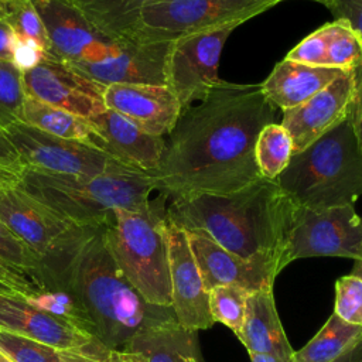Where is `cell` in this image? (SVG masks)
Wrapping results in <instances>:
<instances>
[{"instance_id": "cell-1", "label": "cell", "mask_w": 362, "mask_h": 362, "mask_svg": "<svg viewBox=\"0 0 362 362\" xmlns=\"http://www.w3.org/2000/svg\"><path fill=\"white\" fill-rule=\"evenodd\" d=\"M276 109L260 85L223 81L181 112L165 139L156 191L167 199L198 194H229L263 178L255 146Z\"/></svg>"}, {"instance_id": "cell-2", "label": "cell", "mask_w": 362, "mask_h": 362, "mask_svg": "<svg viewBox=\"0 0 362 362\" xmlns=\"http://www.w3.org/2000/svg\"><path fill=\"white\" fill-rule=\"evenodd\" d=\"M105 226L89 228L76 247L47 270V280L48 288L74 296L96 341L122 351L137 334L178 322L171 307L147 303L127 281L107 247Z\"/></svg>"}, {"instance_id": "cell-3", "label": "cell", "mask_w": 362, "mask_h": 362, "mask_svg": "<svg viewBox=\"0 0 362 362\" xmlns=\"http://www.w3.org/2000/svg\"><path fill=\"white\" fill-rule=\"evenodd\" d=\"M296 205L277 181L260 178L229 194H198L171 199L167 221L199 230L240 259L281 269Z\"/></svg>"}, {"instance_id": "cell-4", "label": "cell", "mask_w": 362, "mask_h": 362, "mask_svg": "<svg viewBox=\"0 0 362 362\" xmlns=\"http://www.w3.org/2000/svg\"><path fill=\"white\" fill-rule=\"evenodd\" d=\"M18 187L82 228L109 223L115 209L146 211L156 191L150 173L126 164L93 177L24 167Z\"/></svg>"}, {"instance_id": "cell-5", "label": "cell", "mask_w": 362, "mask_h": 362, "mask_svg": "<svg viewBox=\"0 0 362 362\" xmlns=\"http://www.w3.org/2000/svg\"><path fill=\"white\" fill-rule=\"evenodd\" d=\"M276 181L296 206L354 205L362 197V150L349 120L293 154Z\"/></svg>"}, {"instance_id": "cell-6", "label": "cell", "mask_w": 362, "mask_h": 362, "mask_svg": "<svg viewBox=\"0 0 362 362\" xmlns=\"http://www.w3.org/2000/svg\"><path fill=\"white\" fill-rule=\"evenodd\" d=\"M167 201L160 194L146 211L115 209L105 226L107 247L123 276L147 303L163 307L173 304Z\"/></svg>"}, {"instance_id": "cell-7", "label": "cell", "mask_w": 362, "mask_h": 362, "mask_svg": "<svg viewBox=\"0 0 362 362\" xmlns=\"http://www.w3.org/2000/svg\"><path fill=\"white\" fill-rule=\"evenodd\" d=\"M284 0H157L140 11L137 40L173 42L177 38L239 25Z\"/></svg>"}, {"instance_id": "cell-8", "label": "cell", "mask_w": 362, "mask_h": 362, "mask_svg": "<svg viewBox=\"0 0 362 362\" xmlns=\"http://www.w3.org/2000/svg\"><path fill=\"white\" fill-rule=\"evenodd\" d=\"M317 256L362 259V216L355 205L294 208L281 269L294 260Z\"/></svg>"}, {"instance_id": "cell-9", "label": "cell", "mask_w": 362, "mask_h": 362, "mask_svg": "<svg viewBox=\"0 0 362 362\" xmlns=\"http://www.w3.org/2000/svg\"><path fill=\"white\" fill-rule=\"evenodd\" d=\"M0 221L41 257L45 274L76 247L89 229L61 216L18 185L0 189Z\"/></svg>"}, {"instance_id": "cell-10", "label": "cell", "mask_w": 362, "mask_h": 362, "mask_svg": "<svg viewBox=\"0 0 362 362\" xmlns=\"http://www.w3.org/2000/svg\"><path fill=\"white\" fill-rule=\"evenodd\" d=\"M3 130L24 167L65 175L93 177L122 165L120 161L88 143L52 136L20 120Z\"/></svg>"}, {"instance_id": "cell-11", "label": "cell", "mask_w": 362, "mask_h": 362, "mask_svg": "<svg viewBox=\"0 0 362 362\" xmlns=\"http://www.w3.org/2000/svg\"><path fill=\"white\" fill-rule=\"evenodd\" d=\"M238 25H226L212 31L197 33L171 42L165 85L177 96L181 109L201 102L223 79L218 76L223 45Z\"/></svg>"}, {"instance_id": "cell-12", "label": "cell", "mask_w": 362, "mask_h": 362, "mask_svg": "<svg viewBox=\"0 0 362 362\" xmlns=\"http://www.w3.org/2000/svg\"><path fill=\"white\" fill-rule=\"evenodd\" d=\"M33 1L49 41L47 58L61 61L66 65H74L78 62L102 61L117 52L123 40H110L99 33L66 1Z\"/></svg>"}, {"instance_id": "cell-13", "label": "cell", "mask_w": 362, "mask_h": 362, "mask_svg": "<svg viewBox=\"0 0 362 362\" xmlns=\"http://www.w3.org/2000/svg\"><path fill=\"white\" fill-rule=\"evenodd\" d=\"M25 95L92 119L105 109V86L75 72L66 64L45 58L37 66L21 74Z\"/></svg>"}, {"instance_id": "cell-14", "label": "cell", "mask_w": 362, "mask_h": 362, "mask_svg": "<svg viewBox=\"0 0 362 362\" xmlns=\"http://www.w3.org/2000/svg\"><path fill=\"white\" fill-rule=\"evenodd\" d=\"M354 86V71H344L303 103L283 110L281 126L291 137L294 154L305 150L346 119Z\"/></svg>"}, {"instance_id": "cell-15", "label": "cell", "mask_w": 362, "mask_h": 362, "mask_svg": "<svg viewBox=\"0 0 362 362\" xmlns=\"http://www.w3.org/2000/svg\"><path fill=\"white\" fill-rule=\"evenodd\" d=\"M171 308L177 322L187 329H208L215 322L209 314L208 291L204 287L187 232L167 221Z\"/></svg>"}, {"instance_id": "cell-16", "label": "cell", "mask_w": 362, "mask_h": 362, "mask_svg": "<svg viewBox=\"0 0 362 362\" xmlns=\"http://www.w3.org/2000/svg\"><path fill=\"white\" fill-rule=\"evenodd\" d=\"M171 42H151L127 38L117 52L96 62H78L75 72L103 86L112 83L165 85V66Z\"/></svg>"}, {"instance_id": "cell-17", "label": "cell", "mask_w": 362, "mask_h": 362, "mask_svg": "<svg viewBox=\"0 0 362 362\" xmlns=\"http://www.w3.org/2000/svg\"><path fill=\"white\" fill-rule=\"evenodd\" d=\"M185 232L206 291L218 286H236L249 293L273 288L281 272L277 264L240 259L199 230Z\"/></svg>"}, {"instance_id": "cell-18", "label": "cell", "mask_w": 362, "mask_h": 362, "mask_svg": "<svg viewBox=\"0 0 362 362\" xmlns=\"http://www.w3.org/2000/svg\"><path fill=\"white\" fill-rule=\"evenodd\" d=\"M0 328L47 344L58 351L102 345L71 321L31 304L23 296L0 291Z\"/></svg>"}, {"instance_id": "cell-19", "label": "cell", "mask_w": 362, "mask_h": 362, "mask_svg": "<svg viewBox=\"0 0 362 362\" xmlns=\"http://www.w3.org/2000/svg\"><path fill=\"white\" fill-rule=\"evenodd\" d=\"M105 106L153 136L165 137L174 129L182 109L167 85L112 83L105 86Z\"/></svg>"}, {"instance_id": "cell-20", "label": "cell", "mask_w": 362, "mask_h": 362, "mask_svg": "<svg viewBox=\"0 0 362 362\" xmlns=\"http://www.w3.org/2000/svg\"><path fill=\"white\" fill-rule=\"evenodd\" d=\"M89 120L95 132L88 144L129 167L146 173L158 168L165 150V137L146 133L112 109H105Z\"/></svg>"}, {"instance_id": "cell-21", "label": "cell", "mask_w": 362, "mask_h": 362, "mask_svg": "<svg viewBox=\"0 0 362 362\" xmlns=\"http://www.w3.org/2000/svg\"><path fill=\"white\" fill-rule=\"evenodd\" d=\"M238 339L249 354L272 355L281 362H291L294 349L279 318L273 288L249 293Z\"/></svg>"}, {"instance_id": "cell-22", "label": "cell", "mask_w": 362, "mask_h": 362, "mask_svg": "<svg viewBox=\"0 0 362 362\" xmlns=\"http://www.w3.org/2000/svg\"><path fill=\"white\" fill-rule=\"evenodd\" d=\"M342 72L331 66L307 65L284 58L259 85L274 109L287 110L324 89Z\"/></svg>"}, {"instance_id": "cell-23", "label": "cell", "mask_w": 362, "mask_h": 362, "mask_svg": "<svg viewBox=\"0 0 362 362\" xmlns=\"http://www.w3.org/2000/svg\"><path fill=\"white\" fill-rule=\"evenodd\" d=\"M0 281L13 293L31 298L48 290L41 257L0 221Z\"/></svg>"}, {"instance_id": "cell-24", "label": "cell", "mask_w": 362, "mask_h": 362, "mask_svg": "<svg viewBox=\"0 0 362 362\" xmlns=\"http://www.w3.org/2000/svg\"><path fill=\"white\" fill-rule=\"evenodd\" d=\"M197 332L180 324L151 328L133 337L120 352L126 362H202Z\"/></svg>"}, {"instance_id": "cell-25", "label": "cell", "mask_w": 362, "mask_h": 362, "mask_svg": "<svg viewBox=\"0 0 362 362\" xmlns=\"http://www.w3.org/2000/svg\"><path fill=\"white\" fill-rule=\"evenodd\" d=\"M110 40L136 38L140 11L157 0H64ZM137 40V38H136Z\"/></svg>"}, {"instance_id": "cell-26", "label": "cell", "mask_w": 362, "mask_h": 362, "mask_svg": "<svg viewBox=\"0 0 362 362\" xmlns=\"http://www.w3.org/2000/svg\"><path fill=\"white\" fill-rule=\"evenodd\" d=\"M20 122L52 136L83 143H88L95 132V127L89 119L81 117L30 96L24 99L20 112Z\"/></svg>"}, {"instance_id": "cell-27", "label": "cell", "mask_w": 362, "mask_h": 362, "mask_svg": "<svg viewBox=\"0 0 362 362\" xmlns=\"http://www.w3.org/2000/svg\"><path fill=\"white\" fill-rule=\"evenodd\" d=\"M362 338V327L348 324L334 313L320 331L298 351L291 362H332Z\"/></svg>"}, {"instance_id": "cell-28", "label": "cell", "mask_w": 362, "mask_h": 362, "mask_svg": "<svg viewBox=\"0 0 362 362\" xmlns=\"http://www.w3.org/2000/svg\"><path fill=\"white\" fill-rule=\"evenodd\" d=\"M293 154L291 137L281 123L273 122L260 130L255 146V157L263 178L276 181L288 165Z\"/></svg>"}, {"instance_id": "cell-29", "label": "cell", "mask_w": 362, "mask_h": 362, "mask_svg": "<svg viewBox=\"0 0 362 362\" xmlns=\"http://www.w3.org/2000/svg\"><path fill=\"white\" fill-rule=\"evenodd\" d=\"M327 66L354 71L362 65V40L345 21L327 23Z\"/></svg>"}, {"instance_id": "cell-30", "label": "cell", "mask_w": 362, "mask_h": 362, "mask_svg": "<svg viewBox=\"0 0 362 362\" xmlns=\"http://www.w3.org/2000/svg\"><path fill=\"white\" fill-rule=\"evenodd\" d=\"M249 291L236 286H218L208 290V307L214 322L228 327L238 338L242 332Z\"/></svg>"}, {"instance_id": "cell-31", "label": "cell", "mask_w": 362, "mask_h": 362, "mask_svg": "<svg viewBox=\"0 0 362 362\" xmlns=\"http://www.w3.org/2000/svg\"><path fill=\"white\" fill-rule=\"evenodd\" d=\"M0 20L20 38L34 40L48 54L49 41L33 0H0Z\"/></svg>"}, {"instance_id": "cell-32", "label": "cell", "mask_w": 362, "mask_h": 362, "mask_svg": "<svg viewBox=\"0 0 362 362\" xmlns=\"http://www.w3.org/2000/svg\"><path fill=\"white\" fill-rule=\"evenodd\" d=\"M27 98L21 72L13 62L0 61V127L20 120V112Z\"/></svg>"}, {"instance_id": "cell-33", "label": "cell", "mask_w": 362, "mask_h": 362, "mask_svg": "<svg viewBox=\"0 0 362 362\" xmlns=\"http://www.w3.org/2000/svg\"><path fill=\"white\" fill-rule=\"evenodd\" d=\"M0 352L11 362H59L58 349L3 328H0Z\"/></svg>"}, {"instance_id": "cell-34", "label": "cell", "mask_w": 362, "mask_h": 362, "mask_svg": "<svg viewBox=\"0 0 362 362\" xmlns=\"http://www.w3.org/2000/svg\"><path fill=\"white\" fill-rule=\"evenodd\" d=\"M342 321L362 327V279L354 274L342 276L335 283L334 311Z\"/></svg>"}, {"instance_id": "cell-35", "label": "cell", "mask_w": 362, "mask_h": 362, "mask_svg": "<svg viewBox=\"0 0 362 362\" xmlns=\"http://www.w3.org/2000/svg\"><path fill=\"white\" fill-rule=\"evenodd\" d=\"M327 24H324L322 27L307 35L304 40H301L293 49H290L286 58L307 65L327 66Z\"/></svg>"}, {"instance_id": "cell-36", "label": "cell", "mask_w": 362, "mask_h": 362, "mask_svg": "<svg viewBox=\"0 0 362 362\" xmlns=\"http://www.w3.org/2000/svg\"><path fill=\"white\" fill-rule=\"evenodd\" d=\"M45 58H47V52L40 44H37L34 40L18 37L13 51L11 62L21 74L33 69Z\"/></svg>"}, {"instance_id": "cell-37", "label": "cell", "mask_w": 362, "mask_h": 362, "mask_svg": "<svg viewBox=\"0 0 362 362\" xmlns=\"http://www.w3.org/2000/svg\"><path fill=\"white\" fill-rule=\"evenodd\" d=\"M325 7L335 20L345 21L362 40V0H328Z\"/></svg>"}, {"instance_id": "cell-38", "label": "cell", "mask_w": 362, "mask_h": 362, "mask_svg": "<svg viewBox=\"0 0 362 362\" xmlns=\"http://www.w3.org/2000/svg\"><path fill=\"white\" fill-rule=\"evenodd\" d=\"M354 76H355V86H354V95H352L346 119L349 120L352 126V132L356 137L358 146L362 150V65L354 69Z\"/></svg>"}, {"instance_id": "cell-39", "label": "cell", "mask_w": 362, "mask_h": 362, "mask_svg": "<svg viewBox=\"0 0 362 362\" xmlns=\"http://www.w3.org/2000/svg\"><path fill=\"white\" fill-rule=\"evenodd\" d=\"M109 349L103 345H93L81 349L59 351V362H105Z\"/></svg>"}, {"instance_id": "cell-40", "label": "cell", "mask_w": 362, "mask_h": 362, "mask_svg": "<svg viewBox=\"0 0 362 362\" xmlns=\"http://www.w3.org/2000/svg\"><path fill=\"white\" fill-rule=\"evenodd\" d=\"M0 165L8 170H13L21 175L24 170V164L16 151L11 141L7 139L4 130L0 127Z\"/></svg>"}, {"instance_id": "cell-41", "label": "cell", "mask_w": 362, "mask_h": 362, "mask_svg": "<svg viewBox=\"0 0 362 362\" xmlns=\"http://www.w3.org/2000/svg\"><path fill=\"white\" fill-rule=\"evenodd\" d=\"M17 40L18 35L16 34V31L8 24L0 20V61L11 62Z\"/></svg>"}, {"instance_id": "cell-42", "label": "cell", "mask_w": 362, "mask_h": 362, "mask_svg": "<svg viewBox=\"0 0 362 362\" xmlns=\"http://www.w3.org/2000/svg\"><path fill=\"white\" fill-rule=\"evenodd\" d=\"M332 362H362V338L352 344L342 355Z\"/></svg>"}, {"instance_id": "cell-43", "label": "cell", "mask_w": 362, "mask_h": 362, "mask_svg": "<svg viewBox=\"0 0 362 362\" xmlns=\"http://www.w3.org/2000/svg\"><path fill=\"white\" fill-rule=\"evenodd\" d=\"M20 184V174L0 165V189L17 187Z\"/></svg>"}, {"instance_id": "cell-44", "label": "cell", "mask_w": 362, "mask_h": 362, "mask_svg": "<svg viewBox=\"0 0 362 362\" xmlns=\"http://www.w3.org/2000/svg\"><path fill=\"white\" fill-rule=\"evenodd\" d=\"M250 362H281L272 355H260V354H249Z\"/></svg>"}, {"instance_id": "cell-45", "label": "cell", "mask_w": 362, "mask_h": 362, "mask_svg": "<svg viewBox=\"0 0 362 362\" xmlns=\"http://www.w3.org/2000/svg\"><path fill=\"white\" fill-rule=\"evenodd\" d=\"M105 362H126L123 354L120 351H116V349H110L107 356L105 358Z\"/></svg>"}, {"instance_id": "cell-46", "label": "cell", "mask_w": 362, "mask_h": 362, "mask_svg": "<svg viewBox=\"0 0 362 362\" xmlns=\"http://www.w3.org/2000/svg\"><path fill=\"white\" fill-rule=\"evenodd\" d=\"M351 274L358 276V277H361V279H362V259H361V260H358V262H355V264H354V267H352V273H351Z\"/></svg>"}, {"instance_id": "cell-47", "label": "cell", "mask_w": 362, "mask_h": 362, "mask_svg": "<svg viewBox=\"0 0 362 362\" xmlns=\"http://www.w3.org/2000/svg\"><path fill=\"white\" fill-rule=\"evenodd\" d=\"M0 291H3V293H11V294H16V293H13L3 281H0ZM18 296V294H17Z\"/></svg>"}, {"instance_id": "cell-48", "label": "cell", "mask_w": 362, "mask_h": 362, "mask_svg": "<svg viewBox=\"0 0 362 362\" xmlns=\"http://www.w3.org/2000/svg\"><path fill=\"white\" fill-rule=\"evenodd\" d=\"M0 362H11V361H10L4 354L0 352Z\"/></svg>"}, {"instance_id": "cell-49", "label": "cell", "mask_w": 362, "mask_h": 362, "mask_svg": "<svg viewBox=\"0 0 362 362\" xmlns=\"http://www.w3.org/2000/svg\"><path fill=\"white\" fill-rule=\"evenodd\" d=\"M310 1H315V3H320L322 6H327V3H328V0H310Z\"/></svg>"}, {"instance_id": "cell-50", "label": "cell", "mask_w": 362, "mask_h": 362, "mask_svg": "<svg viewBox=\"0 0 362 362\" xmlns=\"http://www.w3.org/2000/svg\"><path fill=\"white\" fill-rule=\"evenodd\" d=\"M188 362H199V361H197L195 358H189V359H188Z\"/></svg>"}]
</instances>
